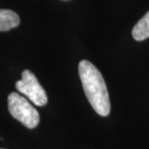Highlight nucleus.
I'll return each instance as SVG.
<instances>
[{
	"label": "nucleus",
	"mask_w": 149,
	"mask_h": 149,
	"mask_svg": "<svg viewBox=\"0 0 149 149\" xmlns=\"http://www.w3.org/2000/svg\"><path fill=\"white\" fill-rule=\"evenodd\" d=\"M15 88L21 94L25 95L34 105L43 107L47 104V95L36 78L29 70H24L21 74V80L17 81Z\"/></svg>",
	"instance_id": "obj_3"
},
{
	"label": "nucleus",
	"mask_w": 149,
	"mask_h": 149,
	"mask_svg": "<svg viewBox=\"0 0 149 149\" xmlns=\"http://www.w3.org/2000/svg\"><path fill=\"white\" fill-rule=\"evenodd\" d=\"M132 36L136 41H143L149 38V11L136 23L132 30Z\"/></svg>",
	"instance_id": "obj_5"
},
{
	"label": "nucleus",
	"mask_w": 149,
	"mask_h": 149,
	"mask_svg": "<svg viewBox=\"0 0 149 149\" xmlns=\"http://www.w3.org/2000/svg\"><path fill=\"white\" fill-rule=\"evenodd\" d=\"M8 109L11 115L28 129L36 128L39 124L40 114L38 110L28 100L17 92H13L9 95Z\"/></svg>",
	"instance_id": "obj_2"
},
{
	"label": "nucleus",
	"mask_w": 149,
	"mask_h": 149,
	"mask_svg": "<svg viewBox=\"0 0 149 149\" xmlns=\"http://www.w3.org/2000/svg\"><path fill=\"white\" fill-rule=\"evenodd\" d=\"M19 17L12 10L0 9V31H8L19 25Z\"/></svg>",
	"instance_id": "obj_4"
},
{
	"label": "nucleus",
	"mask_w": 149,
	"mask_h": 149,
	"mask_svg": "<svg viewBox=\"0 0 149 149\" xmlns=\"http://www.w3.org/2000/svg\"><path fill=\"white\" fill-rule=\"evenodd\" d=\"M78 70L86 97L91 106L99 115L107 116L111 110L110 98L101 73L88 60L80 61Z\"/></svg>",
	"instance_id": "obj_1"
},
{
	"label": "nucleus",
	"mask_w": 149,
	"mask_h": 149,
	"mask_svg": "<svg viewBox=\"0 0 149 149\" xmlns=\"http://www.w3.org/2000/svg\"><path fill=\"white\" fill-rule=\"evenodd\" d=\"M0 149H3V148H0Z\"/></svg>",
	"instance_id": "obj_6"
}]
</instances>
